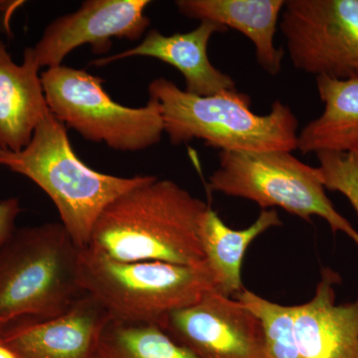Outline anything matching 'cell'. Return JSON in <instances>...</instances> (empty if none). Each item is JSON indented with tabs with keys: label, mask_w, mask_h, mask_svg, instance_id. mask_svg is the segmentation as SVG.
<instances>
[{
	"label": "cell",
	"mask_w": 358,
	"mask_h": 358,
	"mask_svg": "<svg viewBox=\"0 0 358 358\" xmlns=\"http://www.w3.org/2000/svg\"><path fill=\"white\" fill-rule=\"evenodd\" d=\"M227 31L225 26L200 21L192 31L164 35L159 30L148 32L143 42L129 50L96 59L91 65L102 67L129 57H152L173 66L185 79L186 92L193 95L213 96L236 89L232 77L214 67L208 57V44L215 33Z\"/></svg>",
	"instance_id": "cell-12"
},
{
	"label": "cell",
	"mask_w": 358,
	"mask_h": 358,
	"mask_svg": "<svg viewBox=\"0 0 358 358\" xmlns=\"http://www.w3.org/2000/svg\"><path fill=\"white\" fill-rule=\"evenodd\" d=\"M148 0H87L75 13L66 14L47 26L34 47L26 49L35 65L58 67L68 54L83 45L94 53H107L112 39H140L150 24L145 9Z\"/></svg>",
	"instance_id": "cell-10"
},
{
	"label": "cell",
	"mask_w": 358,
	"mask_h": 358,
	"mask_svg": "<svg viewBox=\"0 0 358 358\" xmlns=\"http://www.w3.org/2000/svg\"><path fill=\"white\" fill-rule=\"evenodd\" d=\"M82 287L112 319L160 326L167 315L199 301L214 288L206 263L119 262L82 250Z\"/></svg>",
	"instance_id": "cell-5"
},
{
	"label": "cell",
	"mask_w": 358,
	"mask_h": 358,
	"mask_svg": "<svg viewBox=\"0 0 358 358\" xmlns=\"http://www.w3.org/2000/svg\"><path fill=\"white\" fill-rule=\"evenodd\" d=\"M234 299L262 322L266 358H301L294 333V306L273 303L244 288Z\"/></svg>",
	"instance_id": "cell-19"
},
{
	"label": "cell",
	"mask_w": 358,
	"mask_h": 358,
	"mask_svg": "<svg viewBox=\"0 0 358 358\" xmlns=\"http://www.w3.org/2000/svg\"><path fill=\"white\" fill-rule=\"evenodd\" d=\"M0 358H16L11 350L0 343Z\"/></svg>",
	"instance_id": "cell-22"
},
{
	"label": "cell",
	"mask_w": 358,
	"mask_h": 358,
	"mask_svg": "<svg viewBox=\"0 0 358 358\" xmlns=\"http://www.w3.org/2000/svg\"><path fill=\"white\" fill-rule=\"evenodd\" d=\"M82 250L62 223L15 230L0 248V334L55 319L83 298Z\"/></svg>",
	"instance_id": "cell-2"
},
{
	"label": "cell",
	"mask_w": 358,
	"mask_h": 358,
	"mask_svg": "<svg viewBox=\"0 0 358 358\" xmlns=\"http://www.w3.org/2000/svg\"><path fill=\"white\" fill-rule=\"evenodd\" d=\"M280 28L296 69L333 79L358 77V0H289Z\"/></svg>",
	"instance_id": "cell-8"
},
{
	"label": "cell",
	"mask_w": 358,
	"mask_h": 358,
	"mask_svg": "<svg viewBox=\"0 0 358 358\" xmlns=\"http://www.w3.org/2000/svg\"><path fill=\"white\" fill-rule=\"evenodd\" d=\"M278 226H282V221L275 208L263 209L251 226L234 230L208 207L200 224V240L205 263L219 293L232 298L243 289L241 270L247 249L256 238Z\"/></svg>",
	"instance_id": "cell-17"
},
{
	"label": "cell",
	"mask_w": 358,
	"mask_h": 358,
	"mask_svg": "<svg viewBox=\"0 0 358 358\" xmlns=\"http://www.w3.org/2000/svg\"><path fill=\"white\" fill-rule=\"evenodd\" d=\"M20 212V204L17 199H8L0 201V248L15 232L16 218Z\"/></svg>",
	"instance_id": "cell-21"
},
{
	"label": "cell",
	"mask_w": 358,
	"mask_h": 358,
	"mask_svg": "<svg viewBox=\"0 0 358 358\" xmlns=\"http://www.w3.org/2000/svg\"><path fill=\"white\" fill-rule=\"evenodd\" d=\"M0 166L29 178L50 197L61 223L81 249L88 246L96 219L108 205L150 178H119L92 169L75 154L65 124L51 112L22 150L0 148Z\"/></svg>",
	"instance_id": "cell-4"
},
{
	"label": "cell",
	"mask_w": 358,
	"mask_h": 358,
	"mask_svg": "<svg viewBox=\"0 0 358 358\" xmlns=\"http://www.w3.org/2000/svg\"><path fill=\"white\" fill-rule=\"evenodd\" d=\"M148 95L159 103L164 133L174 145L197 138L221 152L298 150V119L281 101L268 115H257L251 98L236 89L201 96L164 77L150 82Z\"/></svg>",
	"instance_id": "cell-3"
},
{
	"label": "cell",
	"mask_w": 358,
	"mask_h": 358,
	"mask_svg": "<svg viewBox=\"0 0 358 358\" xmlns=\"http://www.w3.org/2000/svg\"><path fill=\"white\" fill-rule=\"evenodd\" d=\"M39 68L24 53L22 65L13 62L0 40V148L20 152L50 112Z\"/></svg>",
	"instance_id": "cell-15"
},
{
	"label": "cell",
	"mask_w": 358,
	"mask_h": 358,
	"mask_svg": "<svg viewBox=\"0 0 358 358\" xmlns=\"http://www.w3.org/2000/svg\"><path fill=\"white\" fill-rule=\"evenodd\" d=\"M322 114L308 122L298 138L301 154L358 152V77H317Z\"/></svg>",
	"instance_id": "cell-16"
},
{
	"label": "cell",
	"mask_w": 358,
	"mask_h": 358,
	"mask_svg": "<svg viewBox=\"0 0 358 358\" xmlns=\"http://www.w3.org/2000/svg\"><path fill=\"white\" fill-rule=\"evenodd\" d=\"M159 327L199 358H266L260 319L215 288L167 315Z\"/></svg>",
	"instance_id": "cell-9"
},
{
	"label": "cell",
	"mask_w": 358,
	"mask_h": 358,
	"mask_svg": "<svg viewBox=\"0 0 358 358\" xmlns=\"http://www.w3.org/2000/svg\"><path fill=\"white\" fill-rule=\"evenodd\" d=\"M320 181L345 195L358 215V152H317Z\"/></svg>",
	"instance_id": "cell-20"
},
{
	"label": "cell",
	"mask_w": 358,
	"mask_h": 358,
	"mask_svg": "<svg viewBox=\"0 0 358 358\" xmlns=\"http://www.w3.org/2000/svg\"><path fill=\"white\" fill-rule=\"evenodd\" d=\"M95 358H199L159 326L109 320Z\"/></svg>",
	"instance_id": "cell-18"
},
{
	"label": "cell",
	"mask_w": 358,
	"mask_h": 358,
	"mask_svg": "<svg viewBox=\"0 0 358 358\" xmlns=\"http://www.w3.org/2000/svg\"><path fill=\"white\" fill-rule=\"evenodd\" d=\"M219 160L209 178L210 192L251 200L262 209L281 207L306 221L319 216L358 246L357 231L327 196L317 167L289 152H220Z\"/></svg>",
	"instance_id": "cell-6"
},
{
	"label": "cell",
	"mask_w": 358,
	"mask_h": 358,
	"mask_svg": "<svg viewBox=\"0 0 358 358\" xmlns=\"http://www.w3.org/2000/svg\"><path fill=\"white\" fill-rule=\"evenodd\" d=\"M40 78L52 114L85 140L120 152L147 150L162 140L164 120L154 99L145 107H124L110 98L102 78L64 65L45 70Z\"/></svg>",
	"instance_id": "cell-7"
},
{
	"label": "cell",
	"mask_w": 358,
	"mask_h": 358,
	"mask_svg": "<svg viewBox=\"0 0 358 358\" xmlns=\"http://www.w3.org/2000/svg\"><path fill=\"white\" fill-rule=\"evenodd\" d=\"M109 313L86 294L60 317L25 322L0 334L16 358H95Z\"/></svg>",
	"instance_id": "cell-11"
},
{
	"label": "cell",
	"mask_w": 358,
	"mask_h": 358,
	"mask_svg": "<svg viewBox=\"0 0 358 358\" xmlns=\"http://www.w3.org/2000/svg\"><path fill=\"white\" fill-rule=\"evenodd\" d=\"M338 275L322 271L312 300L294 306V333L301 358H358V300L338 305Z\"/></svg>",
	"instance_id": "cell-13"
},
{
	"label": "cell",
	"mask_w": 358,
	"mask_h": 358,
	"mask_svg": "<svg viewBox=\"0 0 358 358\" xmlns=\"http://www.w3.org/2000/svg\"><path fill=\"white\" fill-rule=\"evenodd\" d=\"M209 206L174 181L150 176L108 205L86 249L119 262L200 265V224Z\"/></svg>",
	"instance_id": "cell-1"
},
{
	"label": "cell",
	"mask_w": 358,
	"mask_h": 358,
	"mask_svg": "<svg viewBox=\"0 0 358 358\" xmlns=\"http://www.w3.org/2000/svg\"><path fill=\"white\" fill-rule=\"evenodd\" d=\"M284 0H178L179 13L186 17L212 21L248 37L255 47L259 64L271 76L282 70L284 50L275 46Z\"/></svg>",
	"instance_id": "cell-14"
}]
</instances>
